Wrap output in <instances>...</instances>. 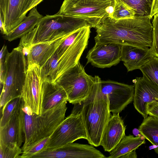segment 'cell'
Returning a JSON list of instances; mask_svg holds the SVG:
<instances>
[{
  "instance_id": "1",
  "label": "cell",
  "mask_w": 158,
  "mask_h": 158,
  "mask_svg": "<svg viewBox=\"0 0 158 158\" xmlns=\"http://www.w3.org/2000/svg\"><path fill=\"white\" fill-rule=\"evenodd\" d=\"M151 19L148 17H134L116 20L108 17L95 28V43L150 48L153 28Z\"/></svg>"
},
{
  "instance_id": "2",
  "label": "cell",
  "mask_w": 158,
  "mask_h": 158,
  "mask_svg": "<svg viewBox=\"0 0 158 158\" xmlns=\"http://www.w3.org/2000/svg\"><path fill=\"white\" fill-rule=\"evenodd\" d=\"M94 77V83L88 97L81 103L74 104L80 110L85 128L89 143L100 146L104 129L111 115L109 101L101 91V79Z\"/></svg>"
},
{
  "instance_id": "3",
  "label": "cell",
  "mask_w": 158,
  "mask_h": 158,
  "mask_svg": "<svg viewBox=\"0 0 158 158\" xmlns=\"http://www.w3.org/2000/svg\"><path fill=\"white\" fill-rule=\"evenodd\" d=\"M88 25L83 20L63 15L58 12L47 15L40 19L32 30L21 38L16 48L27 56L32 45L59 39Z\"/></svg>"
},
{
  "instance_id": "4",
  "label": "cell",
  "mask_w": 158,
  "mask_h": 158,
  "mask_svg": "<svg viewBox=\"0 0 158 158\" xmlns=\"http://www.w3.org/2000/svg\"><path fill=\"white\" fill-rule=\"evenodd\" d=\"M27 65L25 55L21 51L15 48L8 52L4 83L1 86V110L11 100L21 97Z\"/></svg>"
},
{
  "instance_id": "5",
  "label": "cell",
  "mask_w": 158,
  "mask_h": 158,
  "mask_svg": "<svg viewBox=\"0 0 158 158\" xmlns=\"http://www.w3.org/2000/svg\"><path fill=\"white\" fill-rule=\"evenodd\" d=\"M114 0H64L58 12L82 19L96 28L109 17Z\"/></svg>"
},
{
  "instance_id": "6",
  "label": "cell",
  "mask_w": 158,
  "mask_h": 158,
  "mask_svg": "<svg viewBox=\"0 0 158 158\" xmlns=\"http://www.w3.org/2000/svg\"><path fill=\"white\" fill-rule=\"evenodd\" d=\"M94 79V77L86 73L79 61L62 75L56 82L65 91L68 101L74 105L81 103L88 97Z\"/></svg>"
},
{
  "instance_id": "7",
  "label": "cell",
  "mask_w": 158,
  "mask_h": 158,
  "mask_svg": "<svg viewBox=\"0 0 158 158\" xmlns=\"http://www.w3.org/2000/svg\"><path fill=\"white\" fill-rule=\"evenodd\" d=\"M81 139L87 140V132L81 112L74 106L71 114L49 137L46 149L57 148Z\"/></svg>"
},
{
  "instance_id": "8",
  "label": "cell",
  "mask_w": 158,
  "mask_h": 158,
  "mask_svg": "<svg viewBox=\"0 0 158 158\" xmlns=\"http://www.w3.org/2000/svg\"><path fill=\"white\" fill-rule=\"evenodd\" d=\"M100 88L101 92L108 99L109 110L113 114L119 113L133 100L134 85L101 80Z\"/></svg>"
},
{
  "instance_id": "9",
  "label": "cell",
  "mask_w": 158,
  "mask_h": 158,
  "mask_svg": "<svg viewBox=\"0 0 158 158\" xmlns=\"http://www.w3.org/2000/svg\"><path fill=\"white\" fill-rule=\"evenodd\" d=\"M26 79L21 98L30 107L33 112H41L42 85L41 68L36 64L27 66Z\"/></svg>"
},
{
  "instance_id": "10",
  "label": "cell",
  "mask_w": 158,
  "mask_h": 158,
  "mask_svg": "<svg viewBox=\"0 0 158 158\" xmlns=\"http://www.w3.org/2000/svg\"><path fill=\"white\" fill-rule=\"evenodd\" d=\"M67 102L64 101L40 115L36 114L35 119L34 134L31 143L50 137L64 120L67 109Z\"/></svg>"
},
{
  "instance_id": "11",
  "label": "cell",
  "mask_w": 158,
  "mask_h": 158,
  "mask_svg": "<svg viewBox=\"0 0 158 158\" xmlns=\"http://www.w3.org/2000/svg\"><path fill=\"white\" fill-rule=\"evenodd\" d=\"M36 0H0V18L7 34L18 26Z\"/></svg>"
},
{
  "instance_id": "12",
  "label": "cell",
  "mask_w": 158,
  "mask_h": 158,
  "mask_svg": "<svg viewBox=\"0 0 158 158\" xmlns=\"http://www.w3.org/2000/svg\"><path fill=\"white\" fill-rule=\"evenodd\" d=\"M121 46L113 43H95L87 53V64L101 68L117 65L121 60Z\"/></svg>"
},
{
  "instance_id": "13",
  "label": "cell",
  "mask_w": 158,
  "mask_h": 158,
  "mask_svg": "<svg viewBox=\"0 0 158 158\" xmlns=\"http://www.w3.org/2000/svg\"><path fill=\"white\" fill-rule=\"evenodd\" d=\"M90 28L89 25L83 27L81 32L75 41L59 59L56 80L79 61L81 57L88 45Z\"/></svg>"
},
{
  "instance_id": "14",
  "label": "cell",
  "mask_w": 158,
  "mask_h": 158,
  "mask_svg": "<svg viewBox=\"0 0 158 158\" xmlns=\"http://www.w3.org/2000/svg\"><path fill=\"white\" fill-rule=\"evenodd\" d=\"M132 81L135 86L134 106L145 118L148 115L147 105L154 101L158 102V87L143 77H136Z\"/></svg>"
},
{
  "instance_id": "15",
  "label": "cell",
  "mask_w": 158,
  "mask_h": 158,
  "mask_svg": "<svg viewBox=\"0 0 158 158\" xmlns=\"http://www.w3.org/2000/svg\"><path fill=\"white\" fill-rule=\"evenodd\" d=\"M126 126L119 113L111 115L104 129L100 146L108 152L112 150L125 135Z\"/></svg>"
},
{
  "instance_id": "16",
  "label": "cell",
  "mask_w": 158,
  "mask_h": 158,
  "mask_svg": "<svg viewBox=\"0 0 158 158\" xmlns=\"http://www.w3.org/2000/svg\"><path fill=\"white\" fill-rule=\"evenodd\" d=\"M53 158H103L105 156L93 145L73 143L67 144L53 149Z\"/></svg>"
},
{
  "instance_id": "17",
  "label": "cell",
  "mask_w": 158,
  "mask_h": 158,
  "mask_svg": "<svg viewBox=\"0 0 158 158\" xmlns=\"http://www.w3.org/2000/svg\"><path fill=\"white\" fill-rule=\"evenodd\" d=\"M24 139L23 112L21 106L6 124L0 127V143L5 145L16 143L20 147Z\"/></svg>"
},
{
  "instance_id": "18",
  "label": "cell",
  "mask_w": 158,
  "mask_h": 158,
  "mask_svg": "<svg viewBox=\"0 0 158 158\" xmlns=\"http://www.w3.org/2000/svg\"><path fill=\"white\" fill-rule=\"evenodd\" d=\"M154 56L149 48L121 46V60L128 72L139 69Z\"/></svg>"
},
{
  "instance_id": "19",
  "label": "cell",
  "mask_w": 158,
  "mask_h": 158,
  "mask_svg": "<svg viewBox=\"0 0 158 158\" xmlns=\"http://www.w3.org/2000/svg\"><path fill=\"white\" fill-rule=\"evenodd\" d=\"M68 35L52 41L31 46L27 55V66L35 64L41 68Z\"/></svg>"
},
{
  "instance_id": "20",
  "label": "cell",
  "mask_w": 158,
  "mask_h": 158,
  "mask_svg": "<svg viewBox=\"0 0 158 158\" xmlns=\"http://www.w3.org/2000/svg\"><path fill=\"white\" fill-rule=\"evenodd\" d=\"M42 94L41 114L64 101H68L67 96L65 91L56 82L43 81Z\"/></svg>"
},
{
  "instance_id": "21",
  "label": "cell",
  "mask_w": 158,
  "mask_h": 158,
  "mask_svg": "<svg viewBox=\"0 0 158 158\" xmlns=\"http://www.w3.org/2000/svg\"><path fill=\"white\" fill-rule=\"evenodd\" d=\"M30 11L28 15L18 26L3 36L4 39L11 41L21 38L35 28L43 16L38 11L36 6Z\"/></svg>"
},
{
  "instance_id": "22",
  "label": "cell",
  "mask_w": 158,
  "mask_h": 158,
  "mask_svg": "<svg viewBox=\"0 0 158 158\" xmlns=\"http://www.w3.org/2000/svg\"><path fill=\"white\" fill-rule=\"evenodd\" d=\"M145 143L143 136L134 137L130 135H126L117 145L110 152L108 158H119L123 155L134 150H136Z\"/></svg>"
},
{
  "instance_id": "23",
  "label": "cell",
  "mask_w": 158,
  "mask_h": 158,
  "mask_svg": "<svg viewBox=\"0 0 158 158\" xmlns=\"http://www.w3.org/2000/svg\"><path fill=\"white\" fill-rule=\"evenodd\" d=\"M21 108L23 112V131L24 142L22 150L32 143L34 134L35 119L36 114L22 98Z\"/></svg>"
},
{
  "instance_id": "24",
  "label": "cell",
  "mask_w": 158,
  "mask_h": 158,
  "mask_svg": "<svg viewBox=\"0 0 158 158\" xmlns=\"http://www.w3.org/2000/svg\"><path fill=\"white\" fill-rule=\"evenodd\" d=\"M138 130L140 134L153 145H158V119L148 116L144 118Z\"/></svg>"
},
{
  "instance_id": "25",
  "label": "cell",
  "mask_w": 158,
  "mask_h": 158,
  "mask_svg": "<svg viewBox=\"0 0 158 158\" xmlns=\"http://www.w3.org/2000/svg\"><path fill=\"white\" fill-rule=\"evenodd\" d=\"M58 59L57 54L55 51L40 68L43 81L56 82L58 72Z\"/></svg>"
},
{
  "instance_id": "26",
  "label": "cell",
  "mask_w": 158,
  "mask_h": 158,
  "mask_svg": "<svg viewBox=\"0 0 158 158\" xmlns=\"http://www.w3.org/2000/svg\"><path fill=\"white\" fill-rule=\"evenodd\" d=\"M118 0L125 3L133 9L135 12V17L150 18L153 0Z\"/></svg>"
},
{
  "instance_id": "27",
  "label": "cell",
  "mask_w": 158,
  "mask_h": 158,
  "mask_svg": "<svg viewBox=\"0 0 158 158\" xmlns=\"http://www.w3.org/2000/svg\"><path fill=\"white\" fill-rule=\"evenodd\" d=\"M135 15V12L132 8L120 1L114 0L113 10L109 17L117 20L133 18Z\"/></svg>"
},
{
  "instance_id": "28",
  "label": "cell",
  "mask_w": 158,
  "mask_h": 158,
  "mask_svg": "<svg viewBox=\"0 0 158 158\" xmlns=\"http://www.w3.org/2000/svg\"><path fill=\"white\" fill-rule=\"evenodd\" d=\"M139 69L144 79L158 87V57L154 56Z\"/></svg>"
},
{
  "instance_id": "29",
  "label": "cell",
  "mask_w": 158,
  "mask_h": 158,
  "mask_svg": "<svg viewBox=\"0 0 158 158\" xmlns=\"http://www.w3.org/2000/svg\"><path fill=\"white\" fill-rule=\"evenodd\" d=\"M22 98L13 99L8 102L2 110L0 127L4 126L10 118L20 109Z\"/></svg>"
},
{
  "instance_id": "30",
  "label": "cell",
  "mask_w": 158,
  "mask_h": 158,
  "mask_svg": "<svg viewBox=\"0 0 158 158\" xmlns=\"http://www.w3.org/2000/svg\"><path fill=\"white\" fill-rule=\"evenodd\" d=\"M49 137L35 141L22 150L20 158H31L33 155L45 150L49 141Z\"/></svg>"
},
{
  "instance_id": "31",
  "label": "cell",
  "mask_w": 158,
  "mask_h": 158,
  "mask_svg": "<svg viewBox=\"0 0 158 158\" xmlns=\"http://www.w3.org/2000/svg\"><path fill=\"white\" fill-rule=\"evenodd\" d=\"M22 150L17 144L0 143V158H20Z\"/></svg>"
},
{
  "instance_id": "32",
  "label": "cell",
  "mask_w": 158,
  "mask_h": 158,
  "mask_svg": "<svg viewBox=\"0 0 158 158\" xmlns=\"http://www.w3.org/2000/svg\"><path fill=\"white\" fill-rule=\"evenodd\" d=\"M83 27L77 30L67 36L59 46L56 51L59 59L75 41L81 32Z\"/></svg>"
},
{
  "instance_id": "33",
  "label": "cell",
  "mask_w": 158,
  "mask_h": 158,
  "mask_svg": "<svg viewBox=\"0 0 158 158\" xmlns=\"http://www.w3.org/2000/svg\"><path fill=\"white\" fill-rule=\"evenodd\" d=\"M152 24V44L150 48L153 56L158 57V14L153 16Z\"/></svg>"
},
{
  "instance_id": "34",
  "label": "cell",
  "mask_w": 158,
  "mask_h": 158,
  "mask_svg": "<svg viewBox=\"0 0 158 158\" xmlns=\"http://www.w3.org/2000/svg\"><path fill=\"white\" fill-rule=\"evenodd\" d=\"M9 52L7 46L4 45L0 52V83L1 86L3 84L5 74L6 59Z\"/></svg>"
},
{
  "instance_id": "35",
  "label": "cell",
  "mask_w": 158,
  "mask_h": 158,
  "mask_svg": "<svg viewBox=\"0 0 158 158\" xmlns=\"http://www.w3.org/2000/svg\"><path fill=\"white\" fill-rule=\"evenodd\" d=\"M147 114L149 116L158 119V102L154 101L148 103L146 106Z\"/></svg>"
},
{
  "instance_id": "36",
  "label": "cell",
  "mask_w": 158,
  "mask_h": 158,
  "mask_svg": "<svg viewBox=\"0 0 158 158\" xmlns=\"http://www.w3.org/2000/svg\"><path fill=\"white\" fill-rule=\"evenodd\" d=\"M157 14H158V0H153L150 15L151 18L152 19Z\"/></svg>"
},
{
  "instance_id": "37",
  "label": "cell",
  "mask_w": 158,
  "mask_h": 158,
  "mask_svg": "<svg viewBox=\"0 0 158 158\" xmlns=\"http://www.w3.org/2000/svg\"><path fill=\"white\" fill-rule=\"evenodd\" d=\"M137 157L135 150H134L123 155L120 158H137Z\"/></svg>"
},
{
  "instance_id": "38",
  "label": "cell",
  "mask_w": 158,
  "mask_h": 158,
  "mask_svg": "<svg viewBox=\"0 0 158 158\" xmlns=\"http://www.w3.org/2000/svg\"><path fill=\"white\" fill-rule=\"evenodd\" d=\"M0 29L2 34L3 35H5L7 34L6 31L5 29L2 20L0 18Z\"/></svg>"
},
{
  "instance_id": "39",
  "label": "cell",
  "mask_w": 158,
  "mask_h": 158,
  "mask_svg": "<svg viewBox=\"0 0 158 158\" xmlns=\"http://www.w3.org/2000/svg\"><path fill=\"white\" fill-rule=\"evenodd\" d=\"M40 0H36V1L33 3L31 9L33 7L36 6L38 4H39L40 3Z\"/></svg>"
},
{
  "instance_id": "40",
  "label": "cell",
  "mask_w": 158,
  "mask_h": 158,
  "mask_svg": "<svg viewBox=\"0 0 158 158\" xmlns=\"http://www.w3.org/2000/svg\"><path fill=\"white\" fill-rule=\"evenodd\" d=\"M157 146L158 147H157L156 148H155L154 149V150H155V152L157 153L158 154V145L157 146Z\"/></svg>"
},
{
  "instance_id": "41",
  "label": "cell",
  "mask_w": 158,
  "mask_h": 158,
  "mask_svg": "<svg viewBox=\"0 0 158 158\" xmlns=\"http://www.w3.org/2000/svg\"><path fill=\"white\" fill-rule=\"evenodd\" d=\"M43 0H40L39 2V3H40V2H41Z\"/></svg>"
}]
</instances>
